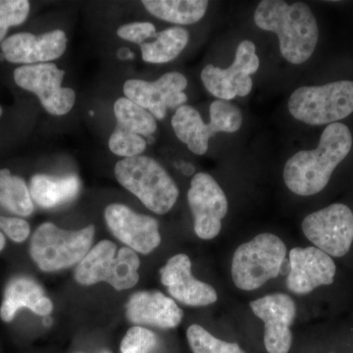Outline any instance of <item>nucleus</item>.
<instances>
[{
  "label": "nucleus",
  "mask_w": 353,
  "mask_h": 353,
  "mask_svg": "<svg viewBox=\"0 0 353 353\" xmlns=\"http://www.w3.org/2000/svg\"><path fill=\"white\" fill-rule=\"evenodd\" d=\"M352 134L343 123H333L322 132L319 145L288 160L284 181L289 190L301 196L319 194L328 185L334 169L352 148Z\"/></svg>",
  "instance_id": "1"
},
{
  "label": "nucleus",
  "mask_w": 353,
  "mask_h": 353,
  "mask_svg": "<svg viewBox=\"0 0 353 353\" xmlns=\"http://www.w3.org/2000/svg\"><path fill=\"white\" fill-rule=\"evenodd\" d=\"M259 29L275 32L283 57L292 64H303L314 52L319 29L310 7L303 2L263 0L254 12Z\"/></svg>",
  "instance_id": "2"
},
{
  "label": "nucleus",
  "mask_w": 353,
  "mask_h": 353,
  "mask_svg": "<svg viewBox=\"0 0 353 353\" xmlns=\"http://www.w3.org/2000/svg\"><path fill=\"white\" fill-rule=\"evenodd\" d=\"M114 171L118 182L152 212L166 214L175 205L178 187L157 160L143 155L124 158Z\"/></svg>",
  "instance_id": "3"
},
{
  "label": "nucleus",
  "mask_w": 353,
  "mask_h": 353,
  "mask_svg": "<svg viewBox=\"0 0 353 353\" xmlns=\"http://www.w3.org/2000/svg\"><path fill=\"white\" fill-rule=\"evenodd\" d=\"M287 248L276 234L262 233L243 243L234 252L232 262L234 284L241 290L259 289L283 273Z\"/></svg>",
  "instance_id": "4"
},
{
  "label": "nucleus",
  "mask_w": 353,
  "mask_h": 353,
  "mask_svg": "<svg viewBox=\"0 0 353 353\" xmlns=\"http://www.w3.org/2000/svg\"><path fill=\"white\" fill-rule=\"evenodd\" d=\"M292 117L311 126L333 124L353 112V82L338 81L316 87H301L290 95Z\"/></svg>",
  "instance_id": "5"
},
{
  "label": "nucleus",
  "mask_w": 353,
  "mask_h": 353,
  "mask_svg": "<svg viewBox=\"0 0 353 353\" xmlns=\"http://www.w3.org/2000/svg\"><path fill=\"white\" fill-rule=\"evenodd\" d=\"M94 236L92 225L77 231L44 223L32 234L30 254L41 270L52 272L80 263L90 252Z\"/></svg>",
  "instance_id": "6"
},
{
  "label": "nucleus",
  "mask_w": 353,
  "mask_h": 353,
  "mask_svg": "<svg viewBox=\"0 0 353 353\" xmlns=\"http://www.w3.org/2000/svg\"><path fill=\"white\" fill-rule=\"evenodd\" d=\"M115 243L102 241L79 263L75 279L79 284L90 285L106 282L117 290H129L138 284L141 261L129 248H121L116 256Z\"/></svg>",
  "instance_id": "7"
},
{
  "label": "nucleus",
  "mask_w": 353,
  "mask_h": 353,
  "mask_svg": "<svg viewBox=\"0 0 353 353\" xmlns=\"http://www.w3.org/2000/svg\"><path fill=\"white\" fill-rule=\"evenodd\" d=\"M209 112V124H205L199 111L190 105L176 109L172 118V127L176 138L196 155L208 152L209 139L217 132H234L239 131L243 124L241 109L231 102L222 99L213 101Z\"/></svg>",
  "instance_id": "8"
},
{
  "label": "nucleus",
  "mask_w": 353,
  "mask_h": 353,
  "mask_svg": "<svg viewBox=\"0 0 353 353\" xmlns=\"http://www.w3.org/2000/svg\"><path fill=\"white\" fill-rule=\"evenodd\" d=\"M303 231L315 248L333 257H343L353 243V212L343 203H334L304 218Z\"/></svg>",
  "instance_id": "9"
},
{
  "label": "nucleus",
  "mask_w": 353,
  "mask_h": 353,
  "mask_svg": "<svg viewBox=\"0 0 353 353\" xmlns=\"http://www.w3.org/2000/svg\"><path fill=\"white\" fill-rule=\"evenodd\" d=\"M259 65L255 44L243 41L239 44L236 57L229 68H218L211 64L204 67L201 72L202 83L211 94L222 101L246 97L252 88L250 75L256 73Z\"/></svg>",
  "instance_id": "10"
},
{
  "label": "nucleus",
  "mask_w": 353,
  "mask_h": 353,
  "mask_svg": "<svg viewBox=\"0 0 353 353\" xmlns=\"http://www.w3.org/2000/svg\"><path fill=\"white\" fill-rule=\"evenodd\" d=\"M16 85L39 97L43 108L52 115L70 112L76 101V92L62 87L65 71L52 63L24 65L14 71Z\"/></svg>",
  "instance_id": "11"
},
{
  "label": "nucleus",
  "mask_w": 353,
  "mask_h": 353,
  "mask_svg": "<svg viewBox=\"0 0 353 353\" xmlns=\"http://www.w3.org/2000/svg\"><path fill=\"white\" fill-rule=\"evenodd\" d=\"M188 202L197 236L202 240L216 238L228 212L227 196L219 183L208 174H196L190 182Z\"/></svg>",
  "instance_id": "12"
},
{
  "label": "nucleus",
  "mask_w": 353,
  "mask_h": 353,
  "mask_svg": "<svg viewBox=\"0 0 353 353\" xmlns=\"http://www.w3.org/2000/svg\"><path fill=\"white\" fill-rule=\"evenodd\" d=\"M187 85V78L183 74L170 72L155 82L128 80L123 90L128 99L162 120L169 108H180L187 102V94L183 92Z\"/></svg>",
  "instance_id": "13"
},
{
  "label": "nucleus",
  "mask_w": 353,
  "mask_h": 353,
  "mask_svg": "<svg viewBox=\"0 0 353 353\" xmlns=\"http://www.w3.org/2000/svg\"><path fill=\"white\" fill-rule=\"evenodd\" d=\"M253 313L264 322V345L268 353H289L292 343L290 326L296 319V306L292 297L277 292L253 301Z\"/></svg>",
  "instance_id": "14"
},
{
  "label": "nucleus",
  "mask_w": 353,
  "mask_h": 353,
  "mask_svg": "<svg viewBox=\"0 0 353 353\" xmlns=\"http://www.w3.org/2000/svg\"><path fill=\"white\" fill-rule=\"evenodd\" d=\"M104 217L114 236L134 252L148 254L161 243L159 225L150 216L138 214L126 205L113 203L106 208Z\"/></svg>",
  "instance_id": "15"
},
{
  "label": "nucleus",
  "mask_w": 353,
  "mask_h": 353,
  "mask_svg": "<svg viewBox=\"0 0 353 353\" xmlns=\"http://www.w3.org/2000/svg\"><path fill=\"white\" fill-rule=\"evenodd\" d=\"M336 264L330 255L315 246L294 248L290 252L287 287L296 294H307L321 285L334 283Z\"/></svg>",
  "instance_id": "16"
},
{
  "label": "nucleus",
  "mask_w": 353,
  "mask_h": 353,
  "mask_svg": "<svg viewBox=\"0 0 353 353\" xmlns=\"http://www.w3.org/2000/svg\"><path fill=\"white\" fill-rule=\"evenodd\" d=\"M67 48L66 34L54 30L46 34L20 32L13 34L1 43L2 55L11 63L34 65L46 63L64 54Z\"/></svg>",
  "instance_id": "17"
},
{
  "label": "nucleus",
  "mask_w": 353,
  "mask_h": 353,
  "mask_svg": "<svg viewBox=\"0 0 353 353\" xmlns=\"http://www.w3.org/2000/svg\"><path fill=\"white\" fill-rule=\"evenodd\" d=\"M159 272L162 284L181 303L199 307L217 301L218 294L214 288L192 276V262L188 255H174Z\"/></svg>",
  "instance_id": "18"
},
{
  "label": "nucleus",
  "mask_w": 353,
  "mask_h": 353,
  "mask_svg": "<svg viewBox=\"0 0 353 353\" xmlns=\"http://www.w3.org/2000/svg\"><path fill=\"white\" fill-rule=\"evenodd\" d=\"M126 309L130 321L160 329L176 328L183 319L182 309L158 290L136 292L128 301Z\"/></svg>",
  "instance_id": "19"
},
{
  "label": "nucleus",
  "mask_w": 353,
  "mask_h": 353,
  "mask_svg": "<svg viewBox=\"0 0 353 353\" xmlns=\"http://www.w3.org/2000/svg\"><path fill=\"white\" fill-rule=\"evenodd\" d=\"M21 308L30 309L41 316L50 315L53 309L52 303L41 285L26 276H16L7 283L0 306V318L4 322H11Z\"/></svg>",
  "instance_id": "20"
},
{
  "label": "nucleus",
  "mask_w": 353,
  "mask_h": 353,
  "mask_svg": "<svg viewBox=\"0 0 353 353\" xmlns=\"http://www.w3.org/2000/svg\"><path fill=\"white\" fill-rule=\"evenodd\" d=\"M80 190L76 176H51L38 174L31 179L30 194L41 208L50 209L73 201Z\"/></svg>",
  "instance_id": "21"
},
{
  "label": "nucleus",
  "mask_w": 353,
  "mask_h": 353,
  "mask_svg": "<svg viewBox=\"0 0 353 353\" xmlns=\"http://www.w3.org/2000/svg\"><path fill=\"white\" fill-rule=\"evenodd\" d=\"M146 10L158 19L178 25H192L205 15L206 0H143Z\"/></svg>",
  "instance_id": "22"
},
{
  "label": "nucleus",
  "mask_w": 353,
  "mask_h": 353,
  "mask_svg": "<svg viewBox=\"0 0 353 353\" xmlns=\"http://www.w3.org/2000/svg\"><path fill=\"white\" fill-rule=\"evenodd\" d=\"M155 41L141 44L143 61L162 64L181 54L190 41V32L183 28L173 27L155 34Z\"/></svg>",
  "instance_id": "23"
},
{
  "label": "nucleus",
  "mask_w": 353,
  "mask_h": 353,
  "mask_svg": "<svg viewBox=\"0 0 353 353\" xmlns=\"http://www.w3.org/2000/svg\"><path fill=\"white\" fill-rule=\"evenodd\" d=\"M0 205L19 216L34 211L31 194L22 178L11 175L8 169L0 170Z\"/></svg>",
  "instance_id": "24"
},
{
  "label": "nucleus",
  "mask_w": 353,
  "mask_h": 353,
  "mask_svg": "<svg viewBox=\"0 0 353 353\" xmlns=\"http://www.w3.org/2000/svg\"><path fill=\"white\" fill-rule=\"evenodd\" d=\"M117 125L141 137L150 138L157 130V123L152 114L127 97L118 99L114 104Z\"/></svg>",
  "instance_id": "25"
},
{
  "label": "nucleus",
  "mask_w": 353,
  "mask_h": 353,
  "mask_svg": "<svg viewBox=\"0 0 353 353\" xmlns=\"http://www.w3.org/2000/svg\"><path fill=\"white\" fill-rule=\"evenodd\" d=\"M187 338L192 353H245L238 343L219 340L199 325L188 329Z\"/></svg>",
  "instance_id": "26"
},
{
  "label": "nucleus",
  "mask_w": 353,
  "mask_h": 353,
  "mask_svg": "<svg viewBox=\"0 0 353 353\" xmlns=\"http://www.w3.org/2000/svg\"><path fill=\"white\" fill-rule=\"evenodd\" d=\"M146 143L143 137L128 131L119 125H116L108 141L111 152L124 158L139 157L145 152Z\"/></svg>",
  "instance_id": "27"
},
{
  "label": "nucleus",
  "mask_w": 353,
  "mask_h": 353,
  "mask_svg": "<svg viewBox=\"0 0 353 353\" xmlns=\"http://www.w3.org/2000/svg\"><path fill=\"white\" fill-rule=\"evenodd\" d=\"M159 345V338L150 330L132 327L121 343V352L157 353Z\"/></svg>",
  "instance_id": "28"
},
{
  "label": "nucleus",
  "mask_w": 353,
  "mask_h": 353,
  "mask_svg": "<svg viewBox=\"0 0 353 353\" xmlns=\"http://www.w3.org/2000/svg\"><path fill=\"white\" fill-rule=\"evenodd\" d=\"M27 0H0V21L6 27L23 24L30 13Z\"/></svg>",
  "instance_id": "29"
},
{
  "label": "nucleus",
  "mask_w": 353,
  "mask_h": 353,
  "mask_svg": "<svg viewBox=\"0 0 353 353\" xmlns=\"http://www.w3.org/2000/svg\"><path fill=\"white\" fill-rule=\"evenodd\" d=\"M117 34L120 39L125 41L143 44L145 43L146 39L155 37L157 30L152 23L134 22L121 26L117 30Z\"/></svg>",
  "instance_id": "30"
},
{
  "label": "nucleus",
  "mask_w": 353,
  "mask_h": 353,
  "mask_svg": "<svg viewBox=\"0 0 353 353\" xmlns=\"http://www.w3.org/2000/svg\"><path fill=\"white\" fill-rule=\"evenodd\" d=\"M0 229L10 240L15 243H23L30 234V225L27 221L15 217L0 216Z\"/></svg>",
  "instance_id": "31"
},
{
  "label": "nucleus",
  "mask_w": 353,
  "mask_h": 353,
  "mask_svg": "<svg viewBox=\"0 0 353 353\" xmlns=\"http://www.w3.org/2000/svg\"><path fill=\"white\" fill-rule=\"evenodd\" d=\"M7 32H8V28L2 24L1 21H0V43H3V39L6 38Z\"/></svg>",
  "instance_id": "32"
},
{
  "label": "nucleus",
  "mask_w": 353,
  "mask_h": 353,
  "mask_svg": "<svg viewBox=\"0 0 353 353\" xmlns=\"http://www.w3.org/2000/svg\"><path fill=\"white\" fill-rule=\"evenodd\" d=\"M6 236H4V234H2L1 231H0V252H1L2 250H3V248H6Z\"/></svg>",
  "instance_id": "33"
},
{
  "label": "nucleus",
  "mask_w": 353,
  "mask_h": 353,
  "mask_svg": "<svg viewBox=\"0 0 353 353\" xmlns=\"http://www.w3.org/2000/svg\"><path fill=\"white\" fill-rule=\"evenodd\" d=\"M51 323V319L50 318H46V319H44L43 320V324L44 325H50Z\"/></svg>",
  "instance_id": "34"
},
{
  "label": "nucleus",
  "mask_w": 353,
  "mask_h": 353,
  "mask_svg": "<svg viewBox=\"0 0 353 353\" xmlns=\"http://www.w3.org/2000/svg\"><path fill=\"white\" fill-rule=\"evenodd\" d=\"M97 353H111L109 350H101V352H99Z\"/></svg>",
  "instance_id": "35"
},
{
  "label": "nucleus",
  "mask_w": 353,
  "mask_h": 353,
  "mask_svg": "<svg viewBox=\"0 0 353 353\" xmlns=\"http://www.w3.org/2000/svg\"><path fill=\"white\" fill-rule=\"evenodd\" d=\"M2 115V108H1V106H0V116Z\"/></svg>",
  "instance_id": "36"
}]
</instances>
